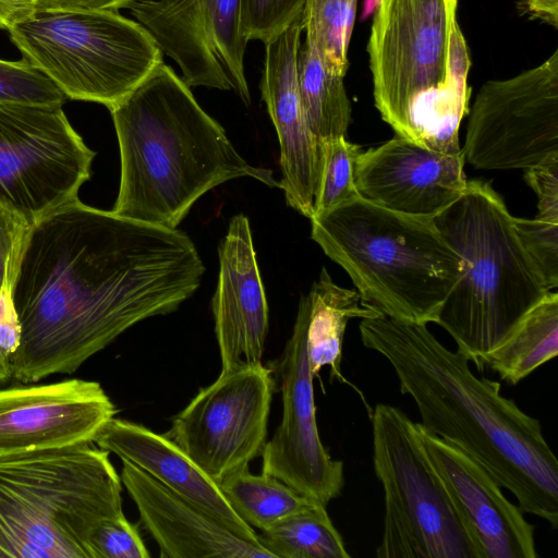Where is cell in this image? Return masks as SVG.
<instances>
[{
  "label": "cell",
  "instance_id": "6da1fadb",
  "mask_svg": "<svg viewBox=\"0 0 558 558\" xmlns=\"http://www.w3.org/2000/svg\"><path fill=\"white\" fill-rule=\"evenodd\" d=\"M205 272L187 234L71 202L32 225L10 282L12 378L72 374L136 323L175 311Z\"/></svg>",
  "mask_w": 558,
  "mask_h": 558
},
{
  "label": "cell",
  "instance_id": "7a4b0ae2",
  "mask_svg": "<svg viewBox=\"0 0 558 558\" xmlns=\"http://www.w3.org/2000/svg\"><path fill=\"white\" fill-rule=\"evenodd\" d=\"M365 348L386 359L418 423L477 461L519 508L558 527V461L541 422L501 395L500 384L477 377L470 360L446 348L425 324L385 315L359 325Z\"/></svg>",
  "mask_w": 558,
  "mask_h": 558
},
{
  "label": "cell",
  "instance_id": "3957f363",
  "mask_svg": "<svg viewBox=\"0 0 558 558\" xmlns=\"http://www.w3.org/2000/svg\"><path fill=\"white\" fill-rule=\"evenodd\" d=\"M109 111L121 161L112 208L119 216L177 229L201 196L227 181L248 177L280 186L269 169L252 166L238 153L165 63Z\"/></svg>",
  "mask_w": 558,
  "mask_h": 558
},
{
  "label": "cell",
  "instance_id": "277c9868",
  "mask_svg": "<svg viewBox=\"0 0 558 558\" xmlns=\"http://www.w3.org/2000/svg\"><path fill=\"white\" fill-rule=\"evenodd\" d=\"M458 0H365L375 106L396 135L432 150H461L470 58Z\"/></svg>",
  "mask_w": 558,
  "mask_h": 558
},
{
  "label": "cell",
  "instance_id": "5b68a950",
  "mask_svg": "<svg viewBox=\"0 0 558 558\" xmlns=\"http://www.w3.org/2000/svg\"><path fill=\"white\" fill-rule=\"evenodd\" d=\"M433 221L463 260L435 324L483 371L486 356L550 290L490 182L469 180Z\"/></svg>",
  "mask_w": 558,
  "mask_h": 558
},
{
  "label": "cell",
  "instance_id": "8992f818",
  "mask_svg": "<svg viewBox=\"0 0 558 558\" xmlns=\"http://www.w3.org/2000/svg\"><path fill=\"white\" fill-rule=\"evenodd\" d=\"M310 220L311 238L345 270L362 305L399 320L436 322L463 260L433 219L357 196Z\"/></svg>",
  "mask_w": 558,
  "mask_h": 558
},
{
  "label": "cell",
  "instance_id": "52a82bcc",
  "mask_svg": "<svg viewBox=\"0 0 558 558\" xmlns=\"http://www.w3.org/2000/svg\"><path fill=\"white\" fill-rule=\"evenodd\" d=\"M121 490L92 444L0 458V558H94L95 530L123 514Z\"/></svg>",
  "mask_w": 558,
  "mask_h": 558
},
{
  "label": "cell",
  "instance_id": "ba28073f",
  "mask_svg": "<svg viewBox=\"0 0 558 558\" xmlns=\"http://www.w3.org/2000/svg\"><path fill=\"white\" fill-rule=\"evenodd\" d=\"M8 32L66 98L108 109L163 63L150 34L119 11L38 10Z\"/></svg>",
  "mask_w": 558,
  "mask_h": 558
},
{
  "label": "cell",
  "instance_id": "9c48e42d",
  "mask_svg": "<svg viewBox=\"0 0 558 558\" xmlns=\"http://www.w3.org/2000/svg\"><path fill=\"white\" fill-rule=\"evenodd\" d=\"M373 465L385 500L378 558H477L416 423L400 409L372 410Z\"/></svg>",
  "mask_w": 558,
  "mask_h": 558
},
{
  "label": "cell",
  "instance_id": "30bf717a",
  "mask_svg": "<svg viewBox=\"0 0 558 558\" xmlns=\"http://www.w3.org/2000/svg\"><path fill=\"white\" fill-rule=\"evenodd\" d=\"M94 157L62 106L0 102V203L29 226L78 199Z\"/></svg>",
  "mask_w": 558,
  "mask_h": 558
},
{
  "label": "cell",
  "instance_id": "8fae6325",
  "mask_svg": "<svg viewBox=\"0 0 558 558\" xmlns=\"http://www.w3.org/2000/svg\"><path fill=\"white\" fill-rule=\"evenodd\" d=\"M461 151L482 170H526L558 158V50L531 70L481 87Z\"/></svg>",
  "mask_w": 558,
  "mask_h": 558
},
{
  "label": "cell",
  "instance_id": "7c38bea8",
  "mask_svg": "<svg viewBox=\"0 0 558 558\" xmlns=\"http://www.w3.org/2000/svg\"><path fill=\"white\" fill-rule=\"evenodd\" d=\"M271 374L262 363L220 373L173 417L165 435L217 484L247 469L267 441Z\"/></svg>",
  "mask_w": 558,
  "mask_h": 558
},
{
  "label": "cell",
  "instance_id": "4fadbf2b",
  "mask_svg": "<svg viewBox=\"0 0 558 558\" xmlns=\"http://www.w3.org/2000/svg\"><path fill=\"white\" fill-rule=\"evenodd\" d=\"M128 9L189 87L232 90L251 104L241 0H136Z\"/></svg>",
  "mask_w": 558,
  "mask_h": 558
},
{
  "label": "cell",
  "instance_id": "5bb4252c",
  "mask_svg": "<svg viewBox=\"0 0 558 558\" xmlns=\"http://www.w3.org/2000/svg\"><path fill=\"white\" fill-rule=\"evenodd\" d=\"M278 366L283 412L260 454L262 472L327 506L343 488V463L330 456L318 433L314 377L306 350V316L301 305Z\"/></svg>",
  "mask_w": 558,
  "mask_h": 558
},
{
  "label": "cell",
  "instance_id": "9a60e30c",
  "mask_svg": "<svg viewBox=\"0 0 558 558\" xmlns=\"http://www.w3.org/2000/svg\"><path fill=\"white\" fill-rule=\"evenodd\" d=\"M116 412L92 380L0 389V458L94 444Z\"/></svg>",
  "mask_w": 558,
  "mask_h": 558
},
{
  "label": "cell",
  "instance_id": "2e32d148",
  "mask_svg": "<svg viewBox=\"0 0 558 558\" xmlns=\"http://www.w3.org/2000/svg\"><path fill=\"white\" fill-rule=\"evenodd\" d=\"M422 447L477 558H537L534 526L477 461L416 423Z\"/></svg>",
  "mask_w": 558,
  "mask_h": 558
},
{
  "label": "cell",
  "instance_id": "e0dca14e",
  "mask_svg": "<svg viewBox=\"0 0 558 558\" xmlns=\"http://www.w3.org/2000/svg\"><path fill=\"white\" fill-rule=\"evenodd\" d=\"M462 151L440 153L395 135L357 158L359 196L404 215L433 219L465 191Z\"/></svg>",
  "mask_w": 558,
  "mask_h": 558
},
{
  "label": "cell",
  "instance_id": "ac0fdd59",
  "mask_svg": "<svg viewBox=\"0 0 558 558\" xmlns=\"http://www.w3.org/2000/svg\"><path fill=\"white\" fill-rule=\"evenodd\" d=\"M303 14L265 44L262 99L280 146V189L286 203L311 219L322 170L324 144L311 132L301 105L298 57Z\"/></svg>",
  "mask_w": 558,
  "mask_h": 558
},
{
  "label": "cell",
  "instance_id": "d6986e66",
  "mask_svg": "<svg viewBox=\"0 0 558 558\" xmlns=\"http://www.w3.org/2000/svg\"><path fill=\"white\" fill-rule=\"evenodd\" d=\"M213 298L221 372L262 363L268 333V304L250 221L233 216L219 250Z\"/></svg>",
  "mask_w": 558,
  "mask_h": 558
},
{
  "label": "cell",
  "instance_id": "ffe728a7",
  "mask_svg": "<svg viewBox=\"0 0 558 558\" xmlns=\"http://www.w3.org/2000/svg\"><path fill=\"white\" fill-rule=\"evenodd\" d=\"M121 482L162 558H274L202 508L182 498L136 465L122 461Z\"/></svg>",
  "mask_w": 558,
  "mask_h": 558
},
{
  "label": "cell",
  "instance_id": "44dd1931",
  "mask_svg": "<svg viewBox=\"0 0 558 558\" xmlns=\"http://www.w3.org/2000/svg\"><path fill=\"white\" fill-rule=\"evenodd\" d=\"M94 444L128 461L171 492L213 515L238 536L259 543L258 534L231 508L217 483L168 436L112 417Z\"/></svg>",
  "mask_w": 558,
  "mask_h": 558
},
{
  "label": "cell",
  "instance_id": "7402d4cb",
  "mask_svg": "<svg viewBox=\"0 0 558 558\" xmlns=\"http://www.w3.org/2000/svg\"><path fill=\"white\" fill-rule=\"evenodd\" d=\"M306 316V350L313 377L324 366L330 367V378L348 380L341 373L342 344L345 327L352 318H369L381 315L362 305L355 289H347L333 282L323 268L310 291L300 303Z\"/></svg>",
  "mask_w": 558,
  "mask_h": 558
},
{
  "label": "cell",
  "instance_id": "603a6c76",
  "mask_svg": "<svg viewBox=\"0 0 558 558\" xmlns=\"http://www.w3.org/2000/svg\"><path fill=\"white\" fill-rule=\"evenodd\" d=\"M558 354V294H548L485 361L500 379L517 385Z\"/></svg>",
  "mask_w": 558,
  "mask_h": 558
},
{
  "label": "cell",
  "instance_id": "cb8c5ba5",
  "mask_svg": "<svg viewBox=\"0 0 558 558\" xmlns=\"http://www.w3.org/2000/svg\"><path fill=\"white\" fill-rule=\"evenodd\" d=\"M298 83L305 120L313 135L322 144L345 136L351 123V104L343 77L329 72L306 41L299 50Z\"/></svg>",
  "mask_w": 558,
  "mask_h": 558
},
{
  "label": "cell",
  "instance_id": "d4e9b609",
  "mask_svg": "<svg viewBox=\"0 0 558 558\" xmlns=\"http://www.w3.org/2000/svg\"><path fill=\"white\" fill-rule=\"evenodd\" d=\"M218 486L234 512L262 532L317 504L271 475L250 473L248 468L225 477Z\"/></svg>",
  "mask_w": 558,
  "mask_h": 558
},
{
  "label": "cell",
  "instance_id": "484cf974",
  "mask_svg": "<svg viewBox=\"0 0 558 558\" xmlns=\"http://www.w3.org/2000/svg\"><path fill=\"white\" fill-rule=\"evenodd\" d=\"M258 541L275 558L350 557L326 506L318 502L262 532Z\"/></svg>",
  "mask_w": 558,
  "mask_h": 558
},
{
  "label": "cell",
  "instance_id": "4316f807",
  "mask_svg": "<svg viewBox=\"0 0 558 558\" xmlns=\"http://www.w3.org/2000/svg\"><path fill=\"white\" fill-rule=\"evenodd\" d=\"M357 0H305L303 31L332 74L344 77Z\"/></svg>",
  "mask_w": 558,
  "mask_h": 558
},
{
  "label": "cell",
  "instance_id": "83f0119b",
  "mask_svg": "<svg viewBox=\"0 0 558 558\" xmlns=\"http://www.w3.org/2000/svg\"><path fill=\"white\" fill-rule=\"evenodd\" d=\"M361 153V146L349 142L345 136L324 143L313 216L331 210L359 196L355 170Z\"/></svg>",
  "mask_w": 558,
  "mask_h": 558
},
{
  "label": "cell",
  "instance_id": "f1b7e54d",
  "mask_svg": "<svg viewBox=\"0 0 558 558\" xmlns=\"http://www.w3.org/2000/svg\"><path fill=\"white\" fill-rule=\"evenodd\" d=\"M66 97L25 59H0V102L62 106Z\"/></svg>",
  "mask_w": 558,
  "mask_h": 558
},
{
  "label": "cell",
  "instance_id": "f546056e",
  "mask_svg": "<svg viewBox=\"0 0 558 558\" xmlns=\"http://www.w3.org/2000/svg\"><path fill=\"white\" fill-rule=\"evenodd\" d=\"M305 0H241V29L250 40L266 43L303 14Z\"/></svg>",
  "mask_w": 558,
  "mask_h": 558
},
{
  "label": "cell",
  "instance_id": "4dcf8cb0",
  "mask_svg": "<svg viewBox=\"0 0 558 558\" xmlns=\"http://www.w3.org/2000/svg\"><path fill=\"white\" fill-rule=\"evenodd\" d=\"M518 232L550 291L558 287V223L514 217Z\"/></svg>",
  "mask_w": 558,
  "mask_h": 558
},
{
  "label": "cell",
  "instance_id": "1f68e13d",
  "mask_svg": "<svg viewBox=\"0 0 558 558\" xmlns=\"http://www.w3.org/2000/svg\"><path fill=\"white\" fill-rule=\"evenodd\" d=\"M94 558H148L136 525L124 514L104 521L92 536Z\"/></svg>",
  "mask_w": 558,
  "mask_h": 558
},
{
  "label": "cell",
  "instance_id": "d6a6232c",
  "mask_svg": "<svg viewBox=\"0 0 558 558\" xmlns=\"http://www.w3.org/2000/svg\"><path fill=\"white\" fill-rule=\"evenodd\" d=\"M29 225L0 203V292L10 287L13 269Z\"/></svg>",
  "mask_w": 558,
  "mask_h": 558
},
{
  "label": "cell",
  "instance_id": "836d02e7",
  "mask_svg": "<svg viewBox=\"0 0 558 558\" xmlns=\"http://www.w3.org/2000/svg\"><path fill=\"white\" fill-rule=\"evenodd\" d=\"M524 180L537 197L535 218L558 223V158L526 169Z\"/></svg>",
  "mask_w": 558,
  "mask_h": 558
},
{
  "label": "cell",
  "instance_id": "e575fe53",
  "mask_svg": "<svg viewBox=\"0 0 558 558\" xmlns=\"http://www.w3.org/2000/svg\"><path fill=\"white\" fill-rule=\"evenodd\" d=\"M21 341V326L12 304L10 287L0 292V353L10 359Z\"/></svg>",
  "mask_w": 558,
  "mask_h": 558
},
{
  "label": "cell",
  "instance_id": "d590c367",
  "mask_svg": "<svg viewBox=\"0 0 558 558\" xmlns=\"http://www.w3.org/2000/svg\"><path fill=\"white\" fill-rule=\"evenodd\" d=\"M136 0H38V10L90 11L129 8Z\"/></svg>",
  "mask_w": 558,
  "mask_h": 558
},
{
  "label": "cell",
  "instance_id": "8d00e7d4",
  "mask_svg": "<svg viewBox=\"0 0 558 558\" xmlns=\"http://www.w3.org/2000/svg\"><path fill=\"white\" fill-rule=\"evenodd\" d=\"M38 11V0H0V28L11 29Z\"/></svg>",
  "mask_w": 558,
  "mask_h": 558
},
{
  "label": "cell",
  "instance_id": "74e56055",
  "mask_svg": "<svg viewBox=\"0 0 558 558\" xmlns=\"http://www.w3.org/2000/svg\"><path fill=\"white\" fill-rule=\"evenodd\" d=\"M522 9L532 19H539L558 27V0H524Z\"/></svg>",
  "mask_w": 558,
  "mask_h": 558
},
{
  "label": "cell",
  "instance_id": "f35d334b",
  "mask_svg": "<svg viewBox=\"0 0 558 558\" xmlns=\"http://www.w3.org/2000/svg\"><path fill=\"white\" fill-rule=\"evenodd\" d=\"M12 378L10 359L0 353V385Z\"/></svg>",
  "mask_w": 558,
  "mask_h": 558
}]
</instances>
